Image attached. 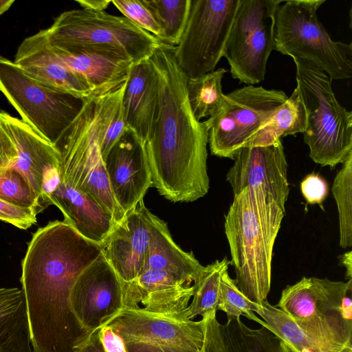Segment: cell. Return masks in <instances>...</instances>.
I'll use <instances>...</instances> for the list:
<instances>
[{
	"instance_id": "cell-30",
	"label": "cell",
	"mask_w": 352,
	"mask_h": 352,
	"mask_svg": "<svg viewBox=\"0 0 352 352\" xmlns=\"http://www.w3.org/2000/svg\"><path fill=\"white\" fill-rule=\"evenodd\" d=\"M221 329L230 352H280V340L264 327L254 329L232 319Z\"/></svg>"
},
{
	"instance_id": "cell-34",
	"label": "cell",
	"mask_w": 352,
	"mask_h": 352,
	"mask_svg": "<svg viewBox=\"0 0 352 352\" xmlns=\"http://www.w3.org/2000/svg\"><path fill=\"white\" fill-rule=\"evenodd\" d=\"M0 198L21 207L43 210L38 199L23 176L16 169L0 170Z\"/></svg>"
},
{
	"instance_id": "cell-6",
	"label": "cell",
	"mask_w": 352,
	"mask_h": 352,
	"mask_svg": "<svg viewBox=\"0 0 352 352\" xmlns=\"http://www.w3.org/2000/svg\"><path fill=\"white\" fill-rule=\"evenodd\" d=\"M325 0H286L275 13L274 50L310 60L331 80L352 76V45L333 41L316 11Z\"/></svg>"
},
{
	"instance_id": "cell-42",
	"label": "cell",
	"mask_w": 352,
	"mask_h": 352,
	"mask_svg": "<svg viewBox=\"0 0 352 352\" xmlns=\"http://www.w3.org/2000/svg\"><path fill=\"white\" fill-rule=\"evenodd\" d=\"M125 343L128 352H174L162 346L151 342L131 341Z\"/></svg>"
},
{
	"instance_id": "cell-8",
	"label": "cell",
	"mask_w": 352,
	"mask_h": 352,
	"mask_svg": "<svg viewBox=\"0 0 352 352\" xmlns=\"http://www.w3.org/2000/svg\"><path fill=\"white\" fill-rule=\"evenodd\" d=\"M0 91L21 120L54 145L76 118L85 100L35 80L1 55Z\"/></svg>"
},
{
	"instance_id": "cell-43",
	"label": "cell",
	"mask_w": 352,
	"mask_h": 352,
	"mask_svg": "<svg viewBox=\"0 0 352 352\" xmlns=\"http://www.w3.org/2000/svg\"><path fill=\"white\" fill-rule=\"evenodd\" d=\"M99 329L93 331L76 352H105L99 338Z\"/></svg>"
},
{
	"instance_id": "cell-3",
	"label": "cell",
	"mask_w": 352,
	"mask_h": 352,
	"mask_svg": "<svg viewBox=\"0 0 352 352\" xmlns=\"http://www.w3.org/2000/svg\"><path fill=\"white\" fill-rule=\"evenodd\" d=\"M285 214L271 195L247 188L234 195L225 216L234 282L257 305L267 300L270 291L273 248Z\"/></svg>"
},
{
	"instance_id": "cell-4",
	"label": "cell",
	"mask_w": 352,
	"mask_h": 352,
	"mask_svg": "<svg viewBox=\"0 0 352 352\" xmlns=\"http://www.w3.org/2000/svg\"><path fill=\"white\" fill-rule=\"evenodd\" d=\"M125 85L85 98L79 113L55 145L60 155L61 182L93 197L116 223L125 214L111 192L100 139Z\"/></svg>"
},
{
	"instance_id": "cell-29",
	"label": "cell",
	"mask_w": 352,
	"mask_h": 352,
	"mask_svg": "<svg viewBox=\"0 0 352 352\" xmlns=\"http://www.w3.org/2000/svg\"><path fill=\"white\" fill-rule=\"evenodd\" d=\"M229 265L230 261L226 256L205 266L203 273L193 284L192 300L180 319L193 320L197 316L204 317L217 311L221 277L223 272L228 270Z\"/></svg>"
},
{
	"instance_id": "cell-18",
	"label": "cell",
	"mask_w": 352,
	"mask_h": 352,
	"mask_svg": "<svg viewBox=\"0 0 352 352\" xmlns=\"http://www.w3.org/2000/svg\"><path fill=\"white\" fill-rule=\"evenodd\" d=\"M153 215L141 200L116 223L102 245L103 255L125 284L135 282L143 271Z\"/></svg>"
},
{
	"instance_id": "cell-15",
	"label": "cell",
	"mask_w": 352,
	"mask_h": 352,
	"mask_svg": "<svg viewBox=\"0 0 352 352\" xmlns=\"http://www.w3.org/2000/svg\"><path fill=\"white\" fill-rule=\"evenodd\" d=\"M106 324L125 342H151L174 352H199L204 337L203 318L195 321L165 317L139 307H124Z\"/></svg>"
},
{
	"instance_id": "cell-27",
	"label": "cell",
	"mask_w": 352,
	"mask_h": 352,
	"mask_svg": "<svg viewBox=\"0 0 352 352\" xmlns=\"http://www.w3.org/2000/svg\"><path fill=\"white\" fill-rule=\"evenodd\" d=\"M307 124L305 107L296 87L272 118L245 143L244 146H266L285 136L303 133Z\"/></svg>"
},
{
	"instance_id": "cell-5",
	"label": "cell",
	"mask_w": 352,
	"mask_h": 352,
	"mask_svg": "<svg viewBox=\"0 0 352 352\" xmlns=\"http://www.w3.org/2000/svg\"><path fill=\"white\" fill-rule=\"evenodd\" d=\"M293 59L307 115L304 142L314 162L333 168L352 153V111L338 102L324 71L310 60Z\"/></svg>"
},
{
	"instance_id": "cell-40",
	"label": "cell",
	"mask_w": 352,
	"mask_h": 352,
	"mask_svg": "<svg viewBox=\"0 0 352 352\" xmlns=\"http://www.w3.org/2000/svg\"><path fill=\"white\" fill-rule=\"evenodd\" d=\"M16 158L15 146L0 122V170L13 166Z\"/></svg>"
},
{
	"instance_id": "cell-45",
	"label": "cell",
	"mask_w": 352,
	"mask_h": 352,
	"mask_svg": "<svg viewBox=\"0 0 352 352\" xmlns=\"http://www.w3.org/2000/svg\"><path fill=\"white\" fill-rule=\"evenodd\" d=\"M340 261L342 265L346 268V277L351 279L352 276V252L350 250L344 253L340 256Z\"/></svg>"
},
{
	"instance_id": "cell-12",
	"label": "cell",
	"mask_w": 352,
	"mask_h": 352,
	"mask_svg": "<svg viewBox=\"0 0 352 352\" xmlns=\"http://www.w3.org/2000/svg\"><path fill=\"white\" fill-rule=\"evenodd\" d=\"M240 0H191L176 61L187 78L211 72L221 58Z\"/></svg>"
},
{
	"instance_id": "cell-11",
	"label": "cell",
	"mask_w": 352,
	"mask_h": 352,
	"mask_svg": "<svg viewBox=\"0 0 352 352\" xmlns=\"http://www.w3.org/2000/svg\"><path fill=\"white\" fill-rule=\"evenodd\" d=\"M281 90L245 85L224 96L221 109L206 120L213 155L234 160L247 140L286 102Z\"/></svg>"
},
{
	"instance_id": "cell-22",
	"label": "cell",
	"mask_w": 352,
	"mask_h": 352,
	"mask_svg": "<svg viewBox=\"0 0 352 352\" xmlns=\"http://www.w3.org/2000/svg\"><path fill=\"white\" fill-rule=\"evenodd\" d=\"M47 35V34H46ZM52 52L64 65L87 80L98 95L116 90L127 81L133 63L114 54L48 41Z\"/></svg>"
},
{
	"instance_id": "cell-41",
	"label": "cell",
	"mask_w": 352,
	"mask_h": 352,
	"mask_svg": "<svg viewBox=\"0 0 352 352\" xmlns=\"http://www.w3.org/2000/svg\"><path fill=\"white\" fill-rule=\"evenodd\" d=\"M99 338L105 352H128L124 340L111 327L102 326Z\"/></svg>"
},
{
	"instance_id": "cell-19",
	"label": "cell",
	"mask_w": 352,
	"mask_h": 352,
	"mask_svg": "<svg viewBox=\"0 0 352 352\" xmlns=\"http://www.w3.org/2000/svg\"><path fill=\"white\" fill-rule=\"evenodd\" d=\"M13 61L32 78L43 85L79 98L98 96L87 80L67 68L52 52L45 30L24 38Z\"/></svg>"
},
{
	"instance_id": "cell-44",
	"label": "cell",
	"mask_w": 352,
	"mask_h": 352,
	"mask_svg": "<svg viewBox=\"0 0 352 352\" xmlns=\"http://www.w3.org/2000/svg\"><path fill=\"white\" fill-rule=\"evenodd\" d=\"M76 1L80 4L82 9L93 12L104 11L111 3V1L109 0H77Z\"/></svg>"
},
{
	"instance_id": "cell-17",
	"label": "cell",
	"mask_w": 352,
	"mask_h": 352,
	"mask_svg": "<svg viewBox=\"0 0 352 352\" xmlns=\"http://www.w3.org/2000/svg\"><path fill=\"white\" fill-rule=\"evenodd\" d=\"M103 162L111 192L125 214L143 199L152 186L144 145L128 129Z\"/></svg>"
},
{
	"instance_id": "cell-28",
	"label": "cell",
	"mask_w": 352,
	"mask_h": 352,
	"mask_svg": "<svg viewBox=\"0 0 352 352\" xmlns=\"http://www.w3.org/2000/svg\"><path fill=\"white\" fill-rule=\"evenodd\" d=\"M226 72L218 68L198 78H187L188 100L197 120L214 116L223 107L225 94L221 82Z\"/></svg>"
},
{
	"instance_id": "cell-13",
	"label": "cell",
	"mask_w": 352,
	"mask_h": 352,
	"mask_svg": "<svg viewBox=\"0 0 352 352\" xmlns=\"http://www.w3.org/2000/svg\"><path fill=\"white\" fill-rule=\"evenodd\" d=\"M0 122L16 151L12 168L25 179L43 210L61 182L60 155L58 148L23 120L0 111Z\"/></svg>"
},
{
	"instance_id": "cell-26",
	"label": "cell",
	"mask_w": 352,
	"mask_h": 352,
	"mask_svg": "<svg viewBox=\"0 0 352 352\" xmlns=\"http://www.w3.org/2000/svg\"><path fill=\"white\" fill-rule=\"evenodd\" d=\"M0 352H34L24 294L0 288Z\"/></svg>"
},
{
	"instance_id": "cell-25",
	"label": "cell",
	"mask_w": 352,
	"mask_h": 352,
	"mask_svg": "<svg viewBox=\"0 0 352 352\" xmlns=\"http://www.w3.org/2000/svg\"><path fill=\"white\" fill-rule=\"evenodd\" d=\"M145 268L162 270L192 285L203 273L205 266L192 252L181 249L173 241L167 224L153 214Z\"/></svg>"
},
{
	"instance_id": "cell-7",
	"label": "cell",
	"mask_w": 352,
	"mask_h": 352,
	"mask_svg": "<svg viewBox=\"0 0 352 352\" xmlns=\"http://www.w3.org/2000/svg\"><path fill=\"white\" fill-rule=\"evenodd\" d=\"M45 31L50 41L114 54L133 64L150 58L162 43L124 16L104 11L63 12Z\"/></svg>"
},
{
	"instance_id": "cell-1",
	"label": "cell",
	"mask_w": 352,
	"mask_h": 352,
	"mask_svg": "<svg viewBox=\"0 0 352 352\" xmlns=\"http://www.w3.org/2000/svg\"><path fill=\"white\" fill-rule=\"evenodd\" d=\"M102 247L63 221L49 222L33 234L22 261L24 294L34 352H76L91 333L74 314L72 287Z\"/></svg>"
},
{
	"instance_id": "cell-9",
	"label": "cell",
	"mask_w": 352,
	"mask_h": 352,
	"mask_svg": "<svg viewBox=\"0 0 352 352\" xmlns=\"http://www.w3.org/2000/svg\"><path fill=\"white\" fill-rule=\"evenodd\" d=\"M352 281L302 277L287 286L276 306L299 326L351 341Z\"/></svg>"
},
{
	"instance_id": "cell-14",
	"label": "cell",
	"mask_w": 352,
	"mask_h": 352,
	"mask_svg": "<svg viewBox=\"0 0 352 352\" xmlns=\"http://www.w3.org/2000/svg\"><path fill=\"white\" fill-rule=\"evenodd\" d=\"M70 305L89 333L100 329L124 308V283L102 252L77 278Z\"/></svg>"
},
{
	"instance_id": "cell-31",
	"label": "cell",
	"mask_w": 352,
	"mask_h": 352,
	"mask_svg": "<svg viewBox=\"0 0 352 352\" xmlns=\"http://www.w3.org/2000/svg\"><path fill=\"white\" fill-rule=\"evenodd\" d=\"M339 215L340 245H352V153L342 163L331 188Z\"/></svg>"
},
{
	"instance_id": "cell-47",
	"label": "cell",
	"mask_w": 352,
	"mask_h": 352,
	"mask_svg": "<svg viewBox=\"0 0 352 352\" xmlns=\"http://www.w3.org/2000/svg\"><path fill=\"white\" fill-rule=\"evenodd\" d=\"M280 352H296L292 346L286 342L280 340Z\"/></svg>"
},
{
	"instance_id": "cell-35",
	"label": "cell",
	"mask_w": 352,
	"mask_h": 352,
	"mask_svg": "<svg viewBox=\"0 0 352 352\" xmlns=\"http://www.w3.org/2000/svg\"><path fill=\"white\" fill-rule=\"evenodd\" d=\"M111 3L125 18L162 43L164 30L144 0H113Z\"/></svg>"
},
{
	"instance_id": "cell-2",
	"label": "cell",
	"mask_w": 352,
	"mask_h": 352,
	"mask_svg": "<svg viewBox=\"0 0 352 352\" xmlns=\"http://www.w3.org/2000/svg\"><path fill=\"white\" fill-rule=\"evenodd\" d=\"M174 47L162 43L150 58L158 76L160 102L152 136L144 145L152 186L170 201L190 202L210 188L208 126L192 112L187 77L176 61Z\"/></svg>"
},
{
	"instance_id": "cell-37",
	"label": "cell",
	"mask_w": 352,
	"mask_h": 352,
	"mask_svg": "<svg viewBox=\"0 0 352 352\" xmlns=\"http://www.w3.org/2000/svg\"><path fill=\"white\" fill-rule=\"evenodd\" d=\"M36 214L33 209L21 207L0 198V220L19 229L27 230L35 224Z\"/></svg>"
},
{
	"instance_id": "cell-36",
	"label": "cell",
	"mask_w": 352,
	"mask_h": 352,
	"mask_svg": "<svg viewBox=\"0 0 352 352\" xmlns=\"http://www.w3.org/2000/svg\"><path fill=\"white\" fill-rule=\"evenodd\" d=\"M123 96L115 105L100 139L102 159L128 129L122 106Z\"/></svg>"
},
{
	"instance_id": "cell-32",
	"label": "cell",
	"mask_w": 352,
	"mask_h": 352,
	"mask_svg": "<svg viewBox=\"0 0 352 352\" xmlns=\"http://www.w3.org/2000/svg\"><path fill=\"white\" fill-rule=\"evenodd\" d=\"M164 30L162 43L176 46L182 36L191 0H144Z\"/></svg>"
},
{
	"instance_id": "cell-38",
	"label": "cell",
	"mask_w": 352,
	"mask_h": 352,
	"mask_svg": "<svg viewBox=\"0 0 352 352\" xmlns=\"http://www.w3.org/2000/svg\"><path fill=\"white\" fill-rule=\"evenodd\" d=\"M216 312H211L202 317L204 320V337L199 352H230L224 341Z\"/></svg>"
},
{
	"instance_id": "cell-23",
	"label": "cell",
	"mask_w": 352,
	"mask_h": 352,
	"mask_svg": "<svg viewBox=\"0 0 352 352\" xmlns=\"http://www.w3.org/2000/svg\"><path fill=\"white\" fill-rule=\"evenodd\" d=\"M50 204L60 209L64 221L80 234L101 247L116 225L93 197L62 182L52 195Z\"/></svg>"
},
{
	"instance_id": "cell-39",
	"label": "cell",
	"mask_w": 352,
	"mask_h": 352,
	"mask_svg": "<svg viewBox=\"0 0 352 352\" xmlns=\"http://www.w3.org/2000/svg\"><path fill=\"white\" fill-rule=\"evenodd\" d=\"M300 191L308 204H320L328 195L329 186L320 175L311 173L301 182Z\"/></svg>"
},
{
	"instance_id": "cell-10",
	"label": "cell",
	"mask_w": 352,
	"mask_h": 352,
	"mask_svg": "<svg viewBox=\"0 0 352 352\" xmlns=\"http://www.w3.org/2000/svg\"><path fill=\"white\" fill-rule=\"evenodd\" d=\"M280 0H240L223 52L232 77L254 85L265 79L274 50L275 13Z\"/></svg>"
},
{
	"instance_id": "cell-33",
	"label": "cell",
	"mask_w": 352,
	"mask_h": 352,
	"mask_svg": "<svg viewBox=\"0 0 352 352\" xmlns=\"http://www.w3.org/2000/svg\"><path fill=\"white\" fill-rule=\"evenodd\" d=\"M257 306L239 290L234 280L230 276L228 270H225L220 280L217 311H223L228 320L240 319L241 316H244L262 325L263 321L254 314Z\"/></svg>"
},
{
	"instance_id": "cell-20",
	"label": "cell",
	"mask_w": 352,
	"mask_h": 352,
	"mask_svg": "<svg viewBox=\"0 0 352 352\" xmlns=\"http://www.w3.org/2000/svg\"><path fill=\"white\" fill-rule=\"evenodd\" d=\"M193 292V285L162 270L146 268L135 282L124 283V307H139L160 316L180 319Z\"/></svg>"
},
{
	"instance_id": "cell-21",
	"label": "cell",
	"mask_w": 352,
	"mask_h": 352,
	"mask_svg": "<svg viewBox=\"0 0 352 352\" xmlns=\"http://www.w3.org/2000/svg\"><path fill=\"white\" fill-rule=\"evenodd\" d=\"M159 80L150 58L131 67L122 98L126 125L144 144L153 134L159 111Z\"/></svg>"
},
{
	"instance_id": "cell-16",
	"label": "cell",
	"mask_w": 352,
	"mask_h": 352,
	"mask_svg": "<svg viewBox=\"0 0 352 352\" xmlns=\"http://www.w3.org/2000/svg\"><path fill=\"white\" fill-rule=\"evenodd\" d=\"M234 160L226 174L234 195L247 188H261L285 210L289 187L282 140L266 146L242 147Z\"/></svg>"
},
{
	"instance_id": "cell-46",
	"label": "cell",
	"mask_w": 352,
	"mask_h": 352,
	"mask_svg": "<svg viewBox=\"0 0 352 352\" xmlns=\"http://www.w3.org/2000/svg\"><path fill=\"white\" fill-rule=\"evenodd\" d=\"M14 0H0V16L10 9Z\"/></svg>"
},
{
	"instance_id": "cell-24",
	"label": "cell",
	"mask_w": 352,
	"mask_h": 352,
	"mask_svg": "<svg viewBox=\"0 0 352 352\" xmlns=\"http://www.w3.org/2000/svg\"><path fill=\"white\" fill-rule=\"evenodd\" d=\"M255 313L262 318V327L296 352H352L351 341L302 327L267 300L258 305Z\"/></svg>"
}]
</instances>
